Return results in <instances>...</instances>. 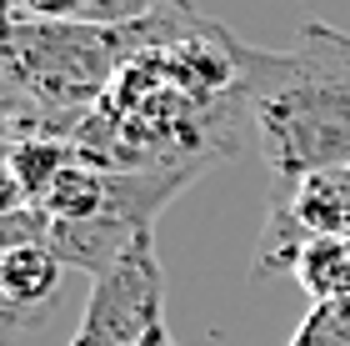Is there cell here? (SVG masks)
Instances as JSON below:
<instances>
[{
	"label": "cell",
	"mask_w": 350,
	"mask_h": 346,
	"mask_svg": "<svg viewBox=\"0 0 350 346\" xmlns=\"http://www.w3.org/2000/svg\"><path fill=\"white\" fill-rule=\"evenodd\" d=\"M131 60L125 30L30 21L5 10V121L10 136L75 140L81 121L110 96L120 66Z\"/></svg>",
	"instance_id": "2"
},
{
	"label": "cell",
	"mask_w": 350,
	"mask_h": 346,
	"mask_svg": "<svg viewBox=\"0 0 350 346\" xmlns=\"http://www.w3.org/2000/svg\"><path fill=\"white\" fill-rule=\"evenodd\" d=\"M291 346H350V296L310 306L300 332L291 336Z\"/></svg>",
	"instance_id": "6"
},
{
	"label": "cell",
	"mask_w": 350,
	"mask_h": 346,
	"mask_svg": "<svg viewBox=\"0 0 350 346\" xmlns=\"http://www.w3.org/2000/svg\"><path fill=\"white\" fill-rule=\"evenodd\" d=\"M241 96L270 186L350 166V36L306 25L291 51L241 45Z\"/></svg>",
	"instance_id": "1"
},
{
	"label": "cell",
	"mask_w": 350,
	"mask_h": 346,
	"mask_svg": "<svg viewBox=\"0 0 350 346\" xmlns=\"http://www.w3.org/2000/svg\"><path fill=\"white\" fill-rule=\"evenodd\" d=\"M60 271H66V261L40 241L0 251V301H5V321L10 326L40 321V311L51 306L55 291H60Z\"/></svg>",
	"instance_id": "4"
},
{
	"label": "cell",
	"mask_w": 350,
	"mask_h": 346,
	"mask_svg": "<svg viewBox=\"0 0 350 346\" xmlns=\"http://www.w3.org/2000/svg\"><path fill=\"white\" fill-rule=\"evenodd\" d=\"M90 5L95 0H5V10H21L30 21H75V25H85Z\"/></svg>",
	"instance_id": "7"
},
{
	"label": "cell",
	"mask_w": 350,
	"mask_h": 346,
	"mask_svg": "<svg viewBox=\"0 0 350 346\" xmlns=\"http://www.w3.org/2000/svg\"><path fill=\"white\" fill-rule=\"evenodd\" d=\"M161 326H165V271L155 256V231H146L105 271L90 276L81 326L66 346H140Z\"/></svg>",
	"instance_id": "3"
},
{
	"label": "cell",
	"mask_w": 350,
	"mask_h": 346,
	"mask_svg": "<svg viewBox=\"0 0 350 346\" xmlns=\"http://www.w3.org/2000/svg\"><path fill=\"white\" fill-rule=\"evenodd\" d=\"M295 281L315 306L350 296V241H310L295 261Z\"/></svg>",
	"instance_id": "5"
},
{
	"label": "cell",
	"mask_w": 350,
	"mask_h": 346,
	"mask_svg": "<svg viewBox=\"0 0 350 346\" xmlns=\"http://www.w3.org/2000/svg\"><path fill=\"white\" fill-rule=\"evenodd\" d=\"M140 346H180V341H175L170 336V326H161V332H150L146 341H140Z\"/></svg>",
	"instance_id": "8"
}]
</instances>
